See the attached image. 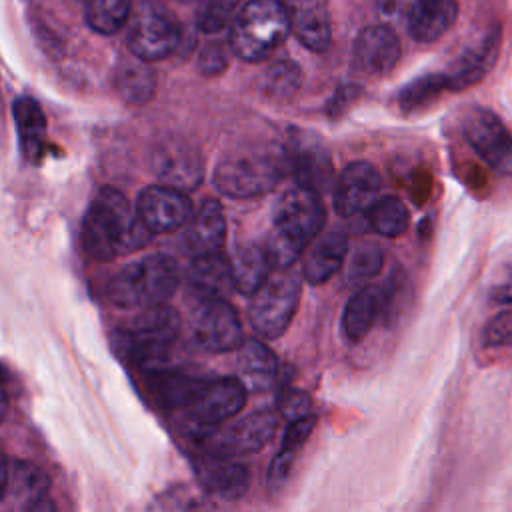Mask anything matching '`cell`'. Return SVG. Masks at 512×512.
Instances as JSON below:
<instances>
[{"instance_id": "1", "label": "cell", "mask_w": 512, "mask_h": 512, "mask_svg": "<svg viewBox=\"0 0 512 512\" xmlns=\"http://www.w3.org/2000/svg\"><path fill=\"white\" fill-rule=\"evenodd\" d=\"M150 236L120 190L110 186L98 190L82 224V246L88 256L108 262L146 246Z\"/></svg>"}, {"instance_id": "2", "label": "cell", "mask_w": 512, "mask_h": 512, "mask_svg": "<svg viewBox=\"0 0 512 512\" xmlns=\"http://www.w3.org/2000/svg\"><path fill=\"white\" fill-rule=\"evenodd\" d=\"M322 196L302 186L286 188L272 210V226L262 244L274 270L292 268L306 246L324 230Z\"/></svg>"}, {"instance_id": "3", "label": "cell", "mask_w": 512, "mask_h": 512, "mask_svg": "<svg viewBox=\"0 0 512 512\" xmlns=\"http://www.w3.org/2000/svg\"><path fill=\"white\" fill-rule=\"evenodd\" d=\"M284 146L252 142L226 152L214 170V186L230 198H252L270 192L288 174Z\"/></svg>"}, {"instance_id": "4", "label": "cell", "mask_w": 512, "mask_h": 512, "mask_svg": "<svg viewBox=\"0 0 512 512\" xmlns=\"http://www.w3.org/2000/svg\"><path fill=\"white\" fill-rule=\"evenodd\" d=\"M290 34L288 12L282 0H248L230 22V50L244 62L270 58Z\"/></svg>"}, {"instance_id": "5", "label": "cell", "mask_w": 512, "mask_h": 512, "mask_svg": "<svg viewBox=\"0 0 512 512\" xmlns=\"http://www.w3.org/2000/svg\"><path fill=\"white\" fill-rule=\"evenodd\" d=\"M180 270L174 258L152 254L124 266L108 284L112 304L120 308H154L176 292Z\"/></svg>"}, {"instance_id": "6", "label": "cell", "mask_w": 512, "mask_h": 512, "mask_svg": "<svg viewBox=\"0 0 512 512\" xmlns=\"http://www.w3.org/2000/svg\"><path fill=\"white\" fill-rule=\"evenodd\" d=\"M180 332V318L174 308L162 304L146 308L128 328L114 334L116 350L140 368L166 366L170 350Z\"/></svg>"}, {"instance_id": "7", "label": "cell", "mask_w": 512, "mask_h": 512, "mask_svg": "<svg viewBox=\"0 0 512 512\" xmlns=\"http://www.w3.org/2000/svg\"><path fill=\"white\" fill-rule=\"evenodd\" d=\"M302 292L300 274L292 268L272 270L264 284L250 296L248 320L260 338L276 340L290 326Z\"/></svg>"}, {"instance_id": "8", "label": "cell", "mask_w": 512, "mask_h": 512, "mask_svg": "<svg viewBox=\"0 0 512 512\" xmlns=\"http://www.w3.org/2000/svg\"><path fill=\"white\" fill-rule=\"evenodd\" d=\"M246 404V388L238 378H204L186 406L176 412L186 432L204 440L214 434L218 424L236 416Z\"/></svg>"}, {"instance_id": "9", "label": "cell", "mask_w": 512, "mask_h": 512, "mask_svg": "<svg viewBox=\"0 0 512 512\" xmlns=\"http://www.w3.org/2000/svg\"><path fill=\"white\" fill-rule=\"evenodd\" d=\"M182 42L180 22L162 6H142L130 22L128 50L142 62L164 60Z\"/></svg>"}, {"instance_id": "10", "label": "cell", "mask_w": 512, "mask_h": 512, "mask_svg": "<svg viewBox=\"0 0 512 512\" xmlns=\"http://www.w3.org/2000/svg\"><path fill=\"white\" fill-rule=\"evenodd\" d=\"M286 158L288 170L292 172L298 186L324 194L332 182V158L322 138L310 130L290 128L286 136Z\"/></svg>"}, {"instance_id": "11", "label": "cell", "mask_w": 512, "mask_h": 512, "mask_svg": "<svg viewBox=\"0 0 512 512\" xmlns=\"http://www.w3.org/2000/svg\"><path fill=\"white\" fill-rule=\"evenodd\" d=\"M194 342L206 352H230L242 344V324L224 298H198L190 312Z\"/></svg>"}, {"instance_id": "12", "label": "cell", "mask_w": 512, "mask_h": 512, "mask_svg": "<svg viewBox=\"0 0 512 512\" xmlns=\"http://www.w3.org/2000/svg\"><path fill=\"white\" fill-rule=\"evenodd\" d=\"M462 134L492 170L512 176V134L492 110L470 108L462 118Z\"/></svg>"}, {"instance_id": "13", "label": "cell", "mask_w": 512, "mask_h": 512, "mask_svg": "<svg viewBox=\"0 0 512 512\" xmlns=\"http://www.w3.org/2000/svg\"><path fill=\"white\" fill-rule=\"evenodd\" d=\"M150 170L162 186L190 192L202 182L200 152L180 136H166L150 150Z\"/></svg>"}, {"instance_id": "14", "label": "cell", "mask_w": 512, "mask_h": 512, "mask_svg": "<svg viewBox=\"0 0 512 512\" xmlns=\"http://www.w3.org/2000/svg\"><path fill=\"white\" fill-rule=\"evenodd\" d=\"M136 212L150 234L174 232L192 216V202L186 192L156 184L140 192Z\"/></svg>"}, {"instance_id": "15", "label": "cell", "mask_w": 512, "mask_h": 512, "mask_svg": "<svg viewBox=\"0 0 512 512\" xmlns=\"http://www.w3.org/2000/svg\"><path fill=\"white\" fill-rule=\"evenodd\" d=\"M380 190L382 178L374 164L350 162L334 182V208L344 218L368 212L378 202Z\"/></svg>"}, {"instance_id": "16", "label": "cell", "mask_w": 512, "mask_h": 512, "mask_svg": "<svg viewBox=\"0 0 512 512\" xmlns=\"http://www.w3.org/2000/svg\"><path fill=\"white\" fill-rule=\"evenodd\" d=\"M194 470L202 488L222 500H238L248 492L250 472L232 456L204 452L196 458Z\"/></svg>"}, {"instance_id": "17", "label": "cell", "mask_w": 512, "mask_h": 512, "mask_svg": "<svg viewBox=\"0 0 512 512\" xmlns=\"http://www.w3.org/2000/svg\"><path fill=\"white\" fill-rule=\"evenodd\" d=\"M400 40L390 26L374 24L364 28L352 46V64L368 76L390 72L400 60Z\"/></svg>"}, {"instance_id": "18", "label": "cell", "mask_w": 512, "mask_h": 512, "mask_svg": "<svg viewBox=\"0 0 512 512\" xmlns=\"http://www.w3.org/2000/svg\"><path fill=\"white\" fill-rule=\"evenodd\" d=\"M278 428V414L274 410H254L248 416L234 420L218 436V454H254L264 448Z\"/></svg>"}, {"instance_id": "19", "label": "cell", "mask_w": 512, "mask_h": 512, "mask_svg": "<svg viewBox=\"0 0 512 512\" xmlns=\"http://www.w3.org/2000/svg\"><path fill=\"white\" fill-rule=\"evenodd\" d=\"M500 26H494L484 34V38L466 48L444 72L442 78L446 82L448 92L464 90L476 82H480L494 66L500 54Z\"/></svg>"}, {"instance_id": "20", "label": "cell", "mask_w": 512, "mask_h": 512, "mask_svg": "<svg viewBox=\"0 0 512 512\" xmlns=\"http://www.w3.org/2000/svg\"><path fill=\"white\" fill-rule=\"evenodd\" d=\"M348 234L340 226L322 230L302 252V274L310 284H324L344 264Z\"/></svg>"}, {"instance_id": "21", "label": "cell", "mask_w": 512, "mask_h": 512, "mask_svg": "<svg viewBox=\"0 0 512 512\" xmlns=\"http://www.w3.org/2000/svg\"><path fill=\"white\" fill-rule=\"evenodd\" d=\"M290 32L308 50L324 52L332 40L328 0H286Z\"/></svg>"}, {"instance_id": "22", "label": "cell", "mask_w": 512, "mask_h": 512, "mask_svg": "<svg viewBox=\"0 0 512 512\" xmlns=\"http://www.w3.org/2000/svg\"><path fill=\"white\" fill-rule=\"evenodd\" d=\"M226 240V218L216 198H206L184 228V246L192 258L218 254Z\"/></svg>"}, {"instance_id": "23", "label": "cell", "mask_w": 512, "mask_h": 512, "mask_svg": "<svg viewBox=\"0 0 512 512\" xmlns=\"http://www.w3.org/2000/svg\"><path fill=\"white\" fill-rule=\"evenodd\" d=\"M14 122L18 130V144L22 156L30 164H38L46 154V116L40 104L28 96L14 100Z\"/></svg>"}, {"instance_id": "24", "label": "cell", "mask_w": 512, "mask_h": 512, "mask_svg": "<svg viewBox=\"0 0 512 512\" xmlns=\"http://www.w3.org/2000/svg\"><path fill=\"white\" fill-rule=\"evenodd\" d=\"M456 16V0H416L406 20V28L416 42H434L448 32Z\"/></svg>"}, {"instance_id": "25", "label": "cell", "mask_w": 512, "mask_h": 512, "mask_svg": "<svg viewBox=\"0 0 512 512\" xmlns=\"http://www.w3.org/2000/svg\"><path fill=\"white\" fill-rule=\"evenodd\" d=\"M188 284L196 298L226 300V294L234 290L228 258L220 252L192 258V264L188 268Z\"/></svg>"}, {"instance_id": "26", "label": "cell", "mask_w": 512, "mask_h": 512, "mask_svg": "<svg viewBox=\"0 0 512 512\" xmlns=\"http://www.w3.org/2000/svg\"><path fill=\"white\" fill-rule=\"evenodd\" d=\"M228 262L234 290L246 296H252L274 270L264 246L254 242L240 244Z\"/></svg>"}, {"instance_id": "27", "label": "cell", "mask_w": 512, "mask_h": 512, "mask_svg": "<svg viewBox=\"0 0 512 512\" xmlns=\"http://www.w3.org/2000/svg\"><path fill=\"white\" fill-rule=\"evenodd\" d=\"M236 366L240 372V382L246 390L268 388L278 372V360L274 352L256 338L242 340V344L238 346Z\"/></svg>"}, {"instance_id": "28", "label": "cell", "mask_w": 512, "mask_h": 512, "mask_svg": "<svg viewBox=\"0 0 512 512\" xmlns=\"http://www.w3.org/2000/svg\"><path fill=\"white\" fill-rule=\"evenodd\" d=\"M382 316V288L364 286L350 296L342 312V330L348 340H362Z\"/></svg>"}, {"instance_id": "29", "label": "cell", "mask_w": 512, "mask_h": 512, "mask_svg": "<svg viewBox=\"0 0 512 512\" xmlns=\"http://www.w3.org/2000/svg\"><path fill=\"white\" fill-rule=\"evenodd\" d=\"M114 90L126 104H146L156 90L154 70L136 56L122 58L114 68Z\"/></svg>"}, {"instance_id": "30", "label": "cell", "mask_w": 512, "mask_h": 512, "mask_svg": "<svg viewBox=\"0 0 512 512\" xmlns=\"http://www.w3.org/2000/svg\"><path fill=\"white\" fill-rule=\"evenodd\" d=\"M368 224L380 236L396 238L404 234L410 224L408 208L396 196L378 198V202L368 210Z\"/></svg>"}, {"instance_id": "31", "label": "cell", "mask_w": 512, "mask_h": 512, "mask_svg": "<svg viewBox=\"0 0 512 512\" xmlns=\"http://www.w3.org/2000/svg\"><path fill=\"white\" fill-rule=\"evenodd\" d=\"M132 0H84V18L100 34L118 32L130 14Z\"/></svg>"}, {"instance_id": "32", "label": "cell", "mask_w": 512, "mask_h": 512, "mask_svg": "<svg viewBox=\"0 0 512 512\" xmlns=\"http://www.w3.org/2000/svg\"><path fill=\"white\" fill-rule=\"evenodd\" d=\"M302 86V70L292 60H276L262 76V90L272 100H288Z\"/></svg>"}, {"instance_id": "33", "label": "cell", "mask_w": 512, "mask_h": 512, "mask_svg": "<svg viewBox=\"0 0 512 512\" xmlns=\"http://www.w3.org/2000/svg\"><path fill=\"white\" fill-rule=\"evenodd\" d=\"M8 486L26 506L48 494L50 480L38 466L30 462H16L8 472Z\"/></svg>"}, {"instance_id": "34", "label": "cell", "mask_w": 512, "mask_h": 512, "mask_svg": "<svg viewBox=\"0 0 512 512\" xmlns=\"http://www.w3.org/2000/svg\"><path fill=\"white\" fill-rule=\"evenodd\" d=\"M444 92H448V88L442 78V72L426 74V76L412 80L410 84H406L400 90L398 104H400L402 112H416V110L428 106L430 102H434Z\"/></svg>"}, {"instance_id": "35", "label": "cell", "mask_w": 512, "mask_h": 512, "mask_svg": "<svg viewBox=\"0 0 512 512\" xmlns=\"http://www.w3.org/2000/svg\"><path fill=\"white\" fill-rule=\"evenodd\" d=\"M382 264H384V254L380 246L374 242H364L358 248H354V252L350 254L348 266H346V278L352 284L366 282L380 272Z\"/></svg>"}, {"instance_id": "36", "label": "cell", "mask_w": 512, "mask_h": 512, "mask_svg": "<svg viewBox=\"0 0 512 512\" xmlns=\"http://www.w3.org/2000/svg\"><path fill=\"white\" fill-rule=\"evenodd\" d=\"M240 0H198L196 24L202 32L214 34L228 26L238 10Z\"/></svg>"}, {"instance_id": "37", "label": "cell", "mask_w": 512, "mask_h": 512, "mask_svg": "<svg viewBox=\"0 0 512 512\" xmlns=\"http://www.w3.org/2000/svg\"><path fill=\"white\" fill-rule=\"evenodd\" d=\"M482 340L490 348L512 346V310H504L492 316L484 326Z\"/></svg>"}, {"instance_id": "38", "label": "cell", "mask_w": 512, "mask_h": 512, "mask_svg": "<svg viewBox=\"0 0 512 512\" xmlns=\"http://www.w3.org/2000/svg\"><path fill=\"white\" fill-rule=\"evenodd\" d=\"M228 62H230V50L226 44L218 40L208 42L198 54V70L204 76L222 74L228 68Z\"/></svg>"}, {"instance_id": "39", "label": "cell", "mask_w": 512, "mask_h": 512, "mask_svg": "<svg viewBox=\"0 0 512 512\" xmlns=\"http://www.w3.org/2000/svg\"><path fill=\"white\" fill-rule=\"evenodd\" d=\"M294 454L296 452L282 448L274 456V460H272V464L268 468V490H270V494H278L286 486V482L290 478L292 464H294Z\"/></svg>"}, {"instance_id": "40", "label": "cell", "mask_w": 512, "mask_h": 512, "mask_svg": "<svg viewBox=\"0 0 512 512\" xmlns=\"http://www.w3.org/2000/svg\"><path fill=\"white\" fill-rule=\"evenodd\" d=\"M280 414L288 420H300L312 414V400L306 392L302 390H288L280 398Z\"/></svg>"}, {"instance_id": "41", "label": "cell", "mask_w": 512, "mask_h": 512, "mask_svg": "<svg viewBox=\"0 0 512 512\" xmlns=\"http://www.w3.org/2000/svg\"><path fill=\"white\" fill-rule=\"evenodd\" d=\"M314 426H316V416L314 414H310L306 418H300V420H294V422H288V428H286L284 438H282V448L298 452L304 446V442L310 438Z\"/></svg>"}, {"instance_id": "42", "label": "cell", "mask_w": 512, "mask_h": 512, "mask_svg": "<svg viewBox=\"0 0 512 512\" xmlns=\"http://www.w3.org/2000/svg\"><path fill=\"white\" fill-rule=\"evenodd\" d=\"M416 0H378V8L384 16L406 22Z\"/></svg>"}, {"instance_id": "43", "label": "cell", "mask_w": 512, "mask_h": 512, "mask_svg": "<svg viewBox=\"0 0 512 512\" xmlns=\"http://www.w3.org/2000/svg\"><path fill=\"white\" fill-rule=\"evenodd\" d=\"M490 296L498 304H512V266H508L498 282L492 286Z\"/></svg>"}, {"instance_id": "44", "label": "cell", "mask_w": 512, "mask_h": 512, "mask_svg": "<svg viewBox=\"0 0 512 512\" xmlns=\"http://www.w3.org/2000/svg\"><path fill=\"white\" fill-rule=\"evenodd\" d=\"M24 512H56V504H54V500L46 494V496H42V498L30 502V504H26V506H24Z\"/></svg>"}, {"instance_id": "45", "label": "cell", "mask_w": 512, "mask_h": 512, "mask_svg": "<svg viewBox=\"0 0 512 512\" xmlns=\"http://www.w3.org/2000/svg\"><path fill=\"white\" fill-rule=\"evenodd\" d=\"M8 472H10V466H8V460H6V454L0 446V500L8 488Z\"/></svg>"}, {"instance_id": "46", "label": "cell", "mask_w": 512, "mask_h": 512, "mask_svg": "<svg viewBox=\"0 0 512 512\" xmlns=\"http://www.w3.org/2000/svg\"><path fill=\"white\" fill-rule=\"evenodd\" d=\"M6 414H8V394L0 384V422L6 418Z\"/></svg>"}, {"instance_id": "47", "label": "cell", "mask_w": 512, "mask_h": 512, "mask_svg": "<svg viewBox=\"0 0 512 512\" xmlns=\"http://www.w3.org/2000/svg\"><path fill=\"white\" fill-rule=\"evenodd\" d=\"M176 2H194V0H176Z\"/></svg>"}]
</instances>
